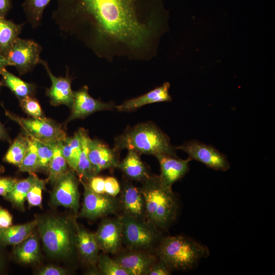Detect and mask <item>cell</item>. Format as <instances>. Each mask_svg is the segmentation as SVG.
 I'll use <instances>...</instances> for the list:
<instances>
[{"label":"cell","mask_w":275,"mask_h":275,"mask_svg":"<svg viewBox=\"0 0 275 275\" xmlns=\"http://www.w3.org/2000/svg\"><path fill=\"white\" fill-rule=\"evenodd\" d=\"M136 1L57 0L52 18L61 30L78 36L95 50L108 37L130 47H142L151 32L139 20Z\"/></svg>","instance_id":"1"},{"label":"cell","mask_w":275,"mask_h":275,"mask_svg":"<svg viewBox=\"0 0 275 275\" xmlns=\"http://www.w3.org/2000/svg\"><path fill=\"white\" fill-rule=\"evenodd\" d=\"M142 183L146 219L159 230H167L178 214V205L172 187L163 184L158 176H150Z\"/></svg>","instance_id":"2"},{"label":"cell","mask_w":275,"mask_h":275,"mask_svg":"<svg viewBox=\"0 0 275 275\" xmlns=\"http://www.w3.org/2000/svg\"><path fill=\"white\" fill-rule=\"evenodd\" d=\"M114 149L134 150L139 154H165L177 156L170 138L152 122L141 123L125 130L115 139Z\"/></svg>","instance_id":"3"},{"label":"cell","mask_w":275,"mask_h":275,"mask_svg":"<svg viewBox=\"0 0 275 275\" xmlns=\"http://www.w3.org/2000/svg\"><path fill=\"white\" fill-rule=\"evenodd\" d=\"M157 258L173 270H186L194 267L209 254L204 244L181 235L162 237L155 249Z\"/></svg>","instance_id":"4"},{"label":"cell","mask_w":275,"mask_h":275,"mask_svg":"<svg viewBox=\"0 0 275 275\" xmlns=\"http://www.w3.org/2000/svg\"><path fill=\"white\" fill-rule=\"evenodd\" d=\"M76 225L59 217H47L38 221L43 246L50 256L65 259L72 255L76 247Z\"/></svg>","instance_id":"5"},{"label":"cell","mask_w":275,"mask_h":275,"mask_svg":"<svg viewBox=\"0 0 275 275\" xmlns=\"http://www.w3.org/2000/svg\"><path fill=\"white\" fill-rule=\"evenodd\" d=\"M122 243L128 249L151 251L156 249L161 237L159 229L146 219L123 215Z\"/></svg>","instance_id":"6"},{"label":"cell","mask_w":275,"mask_h":275,"mask_svg":"<svg viewBox=\"0 0 275 275\" xmlns=\"http://www.w3.org/2000/svg\"><path fill=\"white\" fill-rule=\"evenodd\" d=\"M5 114L19 124L25 134L31 138L50 144L63 142L67 138L62 125L45 117L23 118L6 110Z\"/></svg>","instance_id":"7"},{"label":"cell","mask_w":275,"mask_h":275,"mask_svg":"<svg viewBox=\"0 0 275 275\" xmlns=\"http://www.w3.org/2000/svg\"><path fill=\"white\" fill-rule=\"evenodd\" d=\"M41 50L36 42L18 37L6 57L11 66H15L20 74H24L40 63Z\"/></svg>","instance_id":"8"},{"label":"cell","mask_w":275,"mask_h":275,"mask_svg":"<svg viewBox=\"0 0 275 275\" xmlns=\"http://www.w3.org/2000/svg\"><path fill=\"white\" fill-rule=\"evenodd\" d=\"M175 148L186 152L192 160H196L211 169L226 171L230 168L227 156L211 145L191 140Z\"/></svg>","instance_id":"9"},{"label":"cell","mask_w":275,"mask_h":275,"mask_svg":"<svg viewBox=\"0 0 275 275\" xmlns=\"http://www.w3.org/2000/svg\"><path fill=\"white\" fill-rule=\"evenodd\" d=\"M84 187L82 207L79 215L90 219L115 214L119 206L118 200L105 194L93 191L88 183L80 181Z\"/></svg>","instance_id":"10"},{"label":"cell","mask_w":275,"mask_h":275,"mask_svg":"<svg viewBox=\"0 0 275 275\" xmlns=\"http://www.w3.org/2000/svg\"><path fill=\"white\" fill-rule=\"evenodd\" d=\"M51 202L55 206L69 208L77 213L79 208L78 180L74 174L68 171L55 183Z\"/></svg>","instance_id":"11"},{"label":"cell","mask_w":275,"mask_h":275,"mask_svg":"<svg viewBox=\"0 0 275 275\" xmlns=\"http://www.w3.org/2000/svg\"><path fill=\"white\" fill-rule=\"evenodd\" d=\"M94 234L100 250L107 254L117 253L122 244L121 216L104 219Z\"/></svg>","instance_id":"12"},{"label":"cell","mask_w":275,"mask_h":275,"mask_svg":"<svg viewBox=\"0 0 275 275\" xmlns=\"http://www.w3.org/2000/svg\"><path fill=\"white\" fill-rule=\"evenodd\" d=\"M116 107L113 103H106L93 98L89 93L88 88L84 86L74 92L71 112L66 122L80 119L98 111L111 110Z\"/></svg>","instance_id":"13"},{"label":"cell","mask_w":275,"mask_h":275,"mask_svg":"<svg viewBox=\"0 0 275 275\" xmlns=\"http://www.w3.org/2000/svg\"><path fill=\"white\" fill-rule=\"evenodd\" d=\"M88 157L94 175L106 169L117 168L119 154L115 149L96 139L88 141Z\"/></svg>","instance_id":"14"},{"label":"cell","mask_w":275,"mask_h":275,"mask_svg":"<svg viewBox=\"0 0 275 275\" xmlns=\"http://www.w3.org/2000/svg\"><path fill=\"white\" fill-rule=\"evenodd\" d=\"M157 259L150 252L128 249L115 258L129 275H146Z\"/></svg>","instance_id":"15"},{"label":"cell","mask_w":275,"mask_h":275,"mask_svg":"<svg viewBox=\"0 0 275 275\" xmlns=\"http://www.w3.org/2000/svg\"><path fill=\"white\" fill-rule=\"evenodd\" d=\"M40 64L45 67L51 81L50 87L46 91L50 104L54 106L65 105L71 108L74 99V92L71 88L72 79L68 73L65 77H57L52 74L46 61L41 60Z\"/></svg>","instance_id":"16"},{"label":"cell","mask_w":275,"mask_h":275,"mask_svg":"<svg viewBox=\"0 0 275 275\" xmlns=\"http://www.w3.org/2000/svg\"><path fill=\"white\" fill-rule=\"evenodd\" d=\"M160 164V174L159 178L163 184L169 187L182 178L189 170L190 157L182 159L177 156L165 154L155 155Z\"/></svg>","instance_id":"17"},{"label":"cell","mask_w":275,"mask_h":275,"mask_svg":"<svg viewBox=\"0 0 275 275\" xmlns=\"http://www.w3.org/2000/svg\"><path fill=\"white\" fill-rule=\"evenodd\" d=\"M118 203L124 215L146 219L144 198L140 188L130 183H125Z\"/></svg>","instance_id":"18"},{"label":"cell","mask_w":275,"mask_h":275,"mask_svg":"<svg viewBox=\"0 0 275 275\" xmlns=\"http://www.w3.org/2000/svg\"><path fill=\"white\" fill-rule=\"evenodd\" d=\"M170 87V83L166 82L145 94L125 101L122 104L116 106V108L120 112H129L148 104L171 101Z\"/></svg>","instance_id":"19"},{"label":"cell","mask_w":275,"mask_h":275,"mask_svg":"<svg viewBox=\"0 0 275 275\" xmlns=\"http://www.w3.org/2000/svg\"><path fill=\"white\" fill-rule=\"evenodd\" d=\"M75 244L78 253L85 262L93 266L97 264L100 250L94 233L76 224Z\"/></svg>","instance_id":"20"},{"label":"cell","mask_w":275,"mask_h":275,"mask_svg":"<svg viewBox=\"0 0 275 275\" xmlns=\"http://www.w3.org/2000/svg\"><path fill=\"white\" fill-rule=\"evenodd\" d=\"M128 178L143 182L150 175L141 160L139 154L128 150L126 157L120 161L117 167Z\"/></svg>","instance_id":"21"},{"label":"cell","mask_w":275,"mask_h":275,"mask_svg":"<svg viewBox=\"0 0 275 275\" xmlns=\"http://www.w3.org/2000/svg\"><path fill=\"white\" fill-rule=\"evenodd\" d=\"M38 223L36 219L24 224L0 228V246L19 244L32 234Z\"/></svg>","instance_id":"22"},{"label":"cell","mask_w":275,"mask_h":275,"mask_svg":"<svg viewBox=\"0 0 275 275\" xmlns=\"http://www.w3.org/2000/svg\"><path fill=\"white\" fill-rule=\"evenodd\" d=\"M2 76L1 85L8 87L20 100L28 96H33L36 85L24 81L4 68L0 72Z\"/></svg>","instance_id":"23"},{"label":"cell","mask_w":275,"mask_h":275,"mask_svg":"<svg viewBox=\"0 0 275 275\" xmlns=\"http://www.w3.org/2000/svg\"><path fill=\"white\" fill-rule=\"evenodd\" d=\"M14 254L17 261L23 264H31L39 258V243L36 235L31 234L18 244L15 245Z\"/></svg>","instance_id":"24"},{"label":"cell","mask_w":275,"mask_h":275,"mask_svg":"<svg viewBox=\"0 0 275 275\" xmlns=\"http://www.w3.org/2000/svg\"><path fill=\"white\" fill-rule=\"evenodd\" d=\"M84 129H78L71 137H67L62 143V151L69 167L76 171L81 149Z\"/></svg>","instance_id":"25"},{"label":"cell","mask_w":275,"mask_h":275,"mask_svg":"<svg viewBox=\"0 0 275 275\" xmlns=\"http://www.w3.org/2000/svg\"><path fill=\"white\" fill-rule=\"evenodd\" d=\"M22 26L0 17V51L5 56L21 33Z\"/></svg>","instance_id":"26"},{"label":"cell","mask_w":275,"mask_h":275,"mask_svg":"<svg viewBox=\"0 0 275 275\" xmlns=\"http://www.w3.org/2000/svg\"><path fill=\"white\" fill-rule=\"evenodd\" d=\"M29 174L26 178L18 180L12 190L4 197L14 207L20 210L24 208L28 191L38 178L35 173Z\"/></svg>","instance_id":"27"},{"label":"cell","mask_w":275,"mask_h":275,"mask_svg":"<svg viewBox=\"0 0 275 275\" xmlns=\"http://www.w3.org/2000/svg\"><path fill=\"white\" fill-rule=\"evenodd\" d=\"M62 143L53 144V154L47 169L48 179L53 184L68 171L69 166L62 153Z\"/></svg>","instance_id":"28"},{"label":"cell","mask_w":275,"mask_h":275,"mask_svg":"<svg viewBox=\"0 0 275 275\" xmlns=\"http://www.w3.org/2000/svg\"><path fill=\"white\" fill-rule=\"evenodd\" d=\"M89 136L87 131L84 129L82 136L81 149L76 173L80 181L88 180L93 176L92 167L88 157V141Z\"/></svg>","instance_id":"29"},{"label":"cell","mask_w":275,"mask_h":275,"mask_svg":"<svg viewBox=\"0 0 275 275\" xmlns=\"http://www.w3.org/2000/svg\"><path fill=\"white\" fill-rule=\"evenodd\" d=\"M29 145L28 138L19 134L11 144L3 158L4 161L16 166L21 163Z\"/></svg>","instance_id":"30"},{"label":"cell","mask_w":275,"mask_h":275,"mask_svg":"<svg viewBox=\"0 0 275 275\" xmlns=\"http://www.w3.org/2000/svg\"><path fill=\"white\" fill-rule=\"evenodd\" d=\"M51 0H24L22 8L28 22L33 28L39 25L45 8Z\"/></svg>","instance_id":"31"},{"label":"cell","mask_w":275,"mask_h":275,"mask_svg":"<svg viewBox=\"0 0 275 275\" xmlns=\"http://www.w3.org/2000/svg\"><path fill=\"white\" fill-rule=\"evenodd\" d=\"M27 136L29 141L28 147L25 155L18 167L19 170L22 172H28L29 174L35 173L38 171L37 148L33 141L29 136L27 135Z\"/></svg>","instance_id":"32"},{"label":"cell","mask_w":275,"mask_h":275,"mask_svg":"<svg viewBox=\"0 0 275 275\" xmlns=\"http://www.w3.org/2000/svg\"><path fill=\"white\" fill-rule=\"evenodd\" d=\"M97 264L101 274L129 275L115 259L110 258L106 253L99 254Z\"/></svg>","instance_id":"33"},{"label":"cell","mask_w":275,"mask_h":275,"mask_svg":"<svg viewBox=\"0 0 275 275\" xmlns=\"http://www.w3.org/2000/svg\"><path fill=\"white\" fill-rule=\"evenodd\" d=\"M34 142L38 158V171L47 170L53 154V144L29 136Z\"/></svg>","instance_id":"34"},{"label":"cell","mask_w":275,"mask_h":275,"mask_svg":"<svg viewBox=\"0 0 275 275\" xmlns=\"http://www.w3.org/2000/svg\"><path fill=\"white\" fill-rule=\"evenodd\" d=\"M45 181L39 178L28 191L26 200L29 207L40 206L42 201V191L45 188Z\"/></svg>","instance_id":"35"},{"label":"cell","mask_w":275,"mask_h":275,"mask_svg":"<svg viewBox=\"0 0 275 275\" xmlns=\"http://www.w3.org/2000/svg\"><path fill=\"white\" fill-rule=\"evenodd\" d=\"M20 101V105L23 111L31 117H44L43 113L38 101L33 96H28Z\"/></svg>","instance_id":"36"},{"label":"cell","mask_w":275,"mask_h":275,"mask_svg":"<svg viewBox=\"0 0 275 275\" xmlns=\"http://www.w3.org/2000/svg\"><path fill=\"white\" fill-rule=\"evenodd\" d=\"M172 270L162 260L158 258L149 269L146 275H169Z\"/></svg>","instance_id":"37"},{"label":"cell","mask_w":275,"mask_h":275,"mask_svg":"<svg viewBox=\"0 0 275 275\" xmlns=\"http://www.w3.org/2000/svg\"><path fill=\"white\" fill-rule=\"evenodd\" d=\"M120 191V186L115 178L109 176L104 178V193L105 194L115 197Z\"/></svg>","instance_id":"38"},{"label":"cell","mask_w":275,"mask_h":275,"mask_svg":"<svg viewBox=\"0 0 275 275\" xmlns=\"http://www.w3.org/2000/svg\"><path fill=\"white\" fill-rule=\"evenodd\" d=\"M17 181L16 179L9 177H0V196L5 197L8 194Z\"/></svg>","instance_id":"39"},{"label":"cell","mask_w":275,"mask_h":275,"mask_svg":"<svg viewBox=\"0 0 275 275\" xmlns=\"http://www.w3.org/2000/svg\"><path fill=\"white\" fill-rule=\"evenodd\" d=\"M90 188L95 193L99 194L104 193V178L95 175L92 176L88 183Z\"/></svg>","instance_id":"40"},{"label":"cell","mask_w":275,"mask_h":275,"mask_svg":"<svg viewBox=\"0 0 275 275\" xmlns=\"http://www.w3.org/2000/svg\"><path fill=\"white\" fill-rule=\"evenodd\" d=\"M40 275H64L67 272L63 268L53 265H49L41 268L38 272Z\"/></svg>","instance_id":"41"},{"label":"cell","mask_w":275,"mask_h":275,"mask_svg":"<svg viewBox=\"0 0 275 275\" xmlns=\"http://www.w3.org/2000/svg\"><path fill=\"white\" fill-rule=\"evenodd\" d=\"M12 225V215L7 209L0 206V228H7Z\"/></svg>","instance_id":"42"},{"label":"cell","mask_w":275,"mask_h":275,"mask_svg":"<svg viewBox=\"0 0 275 275\" xmlns=\"http://www.w3.org/2000/svg\"><path fill=\"white\" fill-rule=\"evenodd\" d=\"M11 8V0H0V17H5Z\"/></svg>","instance_id":"43"},{"label":"cell","mask_w":275,"mask_h":275,"mask_svg":"<svg viewBox=\"0 0 275 275\" xmlns=\"http://www.w3.org/2000/svg\"><path fill=\"white\" fill-rule=\"evenodd\" d=\"M10 64L6 58L0 51V72L3 69L6 68L8 66H10Z\"/></svg>","instance_id":"44"},{"label":"cell","mask_w":275,"mask_h":275,"mask_svg":"<svg viewBox=\"0 0 275 275\" xmlns=\"http://www.w3.org/2000/svg\"><path fill=\"white\" fill-rule=\"evenodd\" d=\"M0 140H10L7 132L1 123H0Z\"/></svg>","instance_id":"45"},{"label":"cell","mask_w":275,"mask_h":275,"mask_svg":"<svg viewBox=\"0 0 275 275\" xmlns=\"http://www.w3.org/2000/svg\"><path fill=\"white\" fill-rule=\"evenodd\" d=\"M3 265H4V261H3L2 255L0 253V270L2 269Z\"/></svg>","instance_id":"46"},{"label":"cell","mask_w":275,"mask_h":275,"mask_svg":"<svg viewBox=\"0 0 275 275\" xmlns=\"http://www.w3.org/2000/svg\"><path fill=\"white\" fill-rule=\"evenodd\" d=\"M4 172V169L2 166L0 165V174Z\"/></svg>","instance_id":"47"}]
</instances>
